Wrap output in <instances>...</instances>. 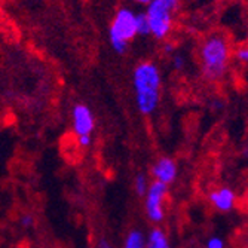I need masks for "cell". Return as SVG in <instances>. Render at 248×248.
Instances as JSON below:
<instances>
[{
	"label": "cell",
	"instance_id": "obj_1",
	"mask_svg": "<svg viewBox=\"0 0 248 248\" xmlns=\"http://www.w3.org/2000/svg\"><path fill=\"white\" fill-rule=\"evenodd\" d=\"M132 86L140 113L144 116L155 113L161 103L162 75L159 67L152 61L137 64L132 73Z\"/></svg>",
	"mask_w": 248,
	"mask_h": 248
},
{
	"label": "cell",
	"instance_id": "obj_2",
	"mask_svg": "<svg viewBox=\"0 0 248 248\" xmlns=\"http://www.w3.org/2000/svg\"><path fill=\"white\" fill-rule=\"evenodd\" d=\"M232 48L226 34L213 33L201 42L199 64L204 78L210 82H218L226 76L231 64Z\"/></svg>",
	"mask_w": 248,
	"mask_h": 248
},
{
	"label": "cell",
	"instance_id": "obj_3",
	"mask_svg": "<svg viewBox=\"0 0 248 248\" xmlns=\"http://www.w3.org/2000/svg\"><path fill=\"white\" fill-rule=\"evenodd\" d=\"M180 9V0H152L146 6L150 34L157 40H165L174 29V18Z\"/></svg>",
	"mask_w": 248,
	"mask_h": 248
},
{
	"label": "cell",
	"instance_id": "obj_4",
	"mask_svg": "<svg viewBox=\"0 0 248 248\" xmlns=\"http://www.w3.org/2000/svg\"><path fill=\"white\" fill-rule=\"evenodd\" d=\"M139 34L137 14L129 8H121L110 22L108 40L116 54H125L129 42Z\"/></svg>",
	"mask_w": 248,
	"mask_h": 248
},
{
	"label": "cell",
	"instance_id": "obj_5",
	"mask_svg": "<svg viewBox=\"0 0 248 248\" xmlns=\"http://www.w3.org/2000/svg\"><path fill=\"white\" fill-rule=\"evenodd\" d=\"M167 186L168 185L155 180L146 193V213H147V217L155 223L162 221L165 217L164 201L167 196Z\"/></svg>",
	"mask_w": 248,
	"mask_h": 248
},
{
	"label": "cell",
	"instance_id": "obj_6",
	"mask_svg": "<svg viewBox=\"0 0 248 248\" xmlns=\"http://www.w3.org/2000/svg\"><path fill=\"white\" fill-rule=\"evenodd\" d=\"M73 119V132L78 135H91L95 126L94 115L85 104H76L72 111Z\"/></svg>",
	"mask_w": 248,
	"mask_h": 248
},
{
	"label": "cell",
	"instance_id": "obj_7",
	"mask_svg": "<svg viewBox=\"0 0 248 248\" xmlns=\"http://www.w3.org/2000/svg\"><path fill=\"white\" fill-rule=\"evenodd\" d=\"M152 175L157 182H162L165 185L172 183L177 177V164L171 157H161L152 167Z\"/></svg>",
	"mask_w": 248,
	"mask_h": 248
},
{
	"label": "cell",
	"instance_id": "obj_8",
	"mask_svg": "<svg viewBox=\"0 0 248 248\" xmlns=\"http://www.w3.org/2000/svg\"><path fill=\"white\" fill-rule=\"evenodd\" d=\"M210 201L211 204L221 213H228L235 207V201H236V195L233 193L232 189L229 187H220L214 192H211L210 195Z\"/></svg>",
	"mask_w": 248,
	"mask_h": 248
},
{
	"label": "cell",
	"instance_id": "obj_9",
	"mask_svg": "<svg viewBox=\"0 0 248 248\" xmlns=\"http://www.w3.org/2000/svg\"><path fill=\"white\" fill-rule=\"evenodd\" d=\"M146 248H170L167 235L161 229H152L146 239Z\"/></svg>",
	"mask_w": 248,
	"mask_h": 248
},
{
	"label": "cell",
	"instance_id": "obj_10",
	"mask_svg": "<svg viewBox=\"0 0 248 248\" xmlns=\"http://www.w3.org/2000/svg\"><path fill=\"white\" fill-rule=\"evenodd\" d=\"M124 248H146V239L141 232L139 231H132L124 244Z\"/></svg>",
	"mask_w": 248,
	"mask_h": 248
},
{
	"label": "cell",
	"instance_id": "obj_11",
	"mask_svg": "<svg viewBox=\"0 0 248 248\" xmlns=\"http://www.w3.org/2000/svg\"><path fill=\"white\" fill-rule=\"evenodd\" d=\"M137 30L140 36H149L150 34V24H149V18L146 12L137 14Z\"/></svg>",
	"mask_w": 248,
	"mask_h": 248
},
{
	"label": "cell",
	"instance_id": "obj_12",
	"mask_svg": "<svg viewBox=\"0 0 248 248\" xmlns=\"http://www.w3.org/2000/svg\"><path fill=\"white\" fill-rule=\"evenodd\" d=\"M134 187H135V192H137L139 195H146L150 185L147 183V178L144 174H139L137 177H135V183H134Z\"/></svg>",
	"mask_w": 248,
	"mask_h": 248
},
{
	"label": "cell",
	"instance_id": "obj_13",
	"mask_svg": "<svg viewBox=\"0 0 248 248\" xmlns=\"http://www.w3.org/2000/svg\"><path fill=\"white\" fill-rule=\"evenodd\" d=\"M235 60L242 64V65H248V45H244V46H239L235 51Z\"/></svg>",
	"mask_w": 248,
	"mask_h": 248
},
{
	"label": "cell",
	"instance_id": "obj_14",
	"mask_svg": "<svg viewBox=\"0 0 248 248\" xmlns=\"http://www.w3.org/2000/svg\"><path fill=\"white\" fill-rule=\"evenodd\" d=\"M185 65H186V61L182 55H172V67L175 70L182 72L185 69Z\"/></svg>",
	"mask_w": 248,
	"mask_h": 248
},
{
	"label": "cell",
	"instance_id": "obj_15",
	"mask_svg": "<svg viewBox=\"0 0 248 248\" xmlns=\"http://www.w3.org/2000/svg\"><path fill=\"white\" fill-rule=\"evenodd\" d=\"M207 248H224V242L218 236H213L207 242Z\"/></svg>",
	"mask_w": 248,
	"mask_h": 248
},
{
	"label": "cell",
	"instance_id": "obj_16",
	"mask_svg": "<svg viewBox=\"0 0 248 248\" xmlns=\"http://www.w3.org/2000/svg\"><path fill=\"white\" fill-rule=\"evenodd\" d=\"M19 223H21L24 228H30V226H33L34 218H33V216H30V214H24V216H22V217L19 218Z\"/></svg>",
	"mask_w": 248,
	"mask_h": 248
},
{
	"label": "cell",
	"instance_id": "obj_17",
	"mask_svg": "<svg viewBox=\"0 0 248 248\" xmlns=\"http://www.w3.org/2000/svg\"><path fill=\"white\" fill-rule=\"evenodd\" d=\"M78 143L82 147H88L89 144H91V135H79V137H78Z\"/></svg>",
	"mask_w": 248,
	"mask_h": 248
},
{
	"label": "cell",
	"instance_id": "obj_18",
	"mask_svg": "<svg viewBox=\"0 0 248 248\" xmlns=\"http://www.w3.org/2000/svg\"><path fill=\"white\" fill-rule=\"evenodd\" d=\"M164 52L168 54V55H172L174 54V45L172 43H165L164 45Z\"/></svg>",
	"mask_w": 248,
	"mask_h": 248
},
{
	"label": "cell",
	"instance_id": "obj_19",
	"mask_svg": "<svg viewBox=\"0 0 248 248\" xmlns=\"http://www.w3.org/2000/svg\"><path fill=\"white\" fill-rule=\"evenodd\" d=\"M97 248H113L111 247V244L107 241V239H101L100 242H98V247Z\"/></svg>",
	"mask_w": 248,
	"mask_h": 248
},
{
	"label": "cell",
	"instance_id": "obj_20",
	"mask_svg": "<svg viewBox=\"0 0 248 248\" xmlns=\"http://www.w3.org/2000/svg\"><path fill=\"white\" fill-rule=\"evenodd\" d=\"M132 2H134V3H137V5H146V6H147V5L152 2V0H132Z\"/></svg>",
	"mask_w": 248,
	"mask_h": 248
},
{
	"label": "cell",
	"instance_id": "obj_21",
	"mask_svg": "<svg viewBox=\"0 0 248 248\" xmlns=\"http://www.w3.org/2000/svg\"><path fill=\"white\" fill-rule=\"evenodd\" d=\"M247 45H248V29H247Z\"/></svg>",
	"mask_w": 248,
	"mask_h": 248
}]
</instances>
